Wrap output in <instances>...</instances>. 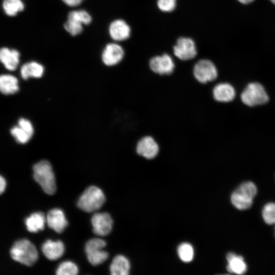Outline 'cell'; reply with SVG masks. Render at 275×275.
<instances>
[{"label":"cell","mask_w":275,"mask_h":275,"mask_svg":"<svg viewBox=\"0 0 275 275\" xmlns=\"http://www.w3.org/2000/svg\"><path fill=\"white\" fill-rule=\"evenodd\" d=\"M0 90L5 95L13 94L19 90L17 78L10 74H2L0 77Z\"/></svg>","instance_id":"21"},{"label":"cell","mask_w":275,"mask_h":275,"mask_svg":"<svg viewBox=\"0 0 275 275\" xmlns=\"http://www.w3.org/2000/svg\"><path fill=\"white\" fill-rule=\"evenodd\" d=\"M6 187V181L5 178L1 176H0V193L2 194L5 190Z\"/></svg>","instance_id":"33"},{"label":"cell","mask_w":275,"mask_h":275,"mask_svg":"<svg viewBox=\"0 0 275 275\" xmlns=\"http://www.w3.org/2000/svg\"><path fill=\"white\" fill-rule=\"evenodd\" d=\"M82 24L74 20L67 19L64 24L65 30L72 36L80 34L82 30Z\"/></svg>","instance_id":"29"},{"label":"cell","mask_w":275,"mask_h":275,"mask_svg":"<svg viewBox=\"0 0 275 275\" xmlns=\"http://www.w3.org/2000/svg\"><path fill=\"white\" fill-rule=\"evenodd\" d=\"M212 94L214 99L221 102L232 101L236 95L234 88L229 83H219L213 88Z\"/></svg>","instance_id":"15"},{"label":"cell","mask_w":275,"mask_h":275,"mask_svg":"<svg viewBox=\"0 0 275 275\" xmlns=\"http://www.w3.org/2000/svg\"><path fill=\"white\" fill-rule=\"evenodd\" d=\"M226 259L228 272L237 274H243L246 272L247 265L241 256L230 252L227 255Z\"/></svg>","instance_id":"18"},{"label":"cell","mask_w":275,"mask_h":275,"mask_svg":"<svg viewBox=\"0 0 275 275\" xmlns=\"http://www.w3.org/2000/svg\"><path fill=\"white\" fill-rule=\"evenodd\" d=\"M109 268L112 275H127L130 269L129 261L123 255H117L113 259Z\"/></svg>","instance_id":"19"},{"label":"cell","mask_w":275,"mask_h":275,"mask_svg":"<svg viewBox=\"0 0 275 275\" xmlns=\"http://www.w3.org/2000/svg\"><path fill=\"white\" fill-rule=\"evenodd\" d=\"M46 219L43 212H37L32 213L25 219L26 229L31 232H37L44 229Z\"/></svg>","instance_id":"22"},{"label":"cell","mask_w":275,"mask_h":275,"mask_svg":"<svg viewBox=\"0 0 275 275\" xmlns=\"http://www.w3.org/2000/svg\"><path fill=\"white\" fill-rule=\"evenodd\" d=\"M124 51L117 43L107 44L102 53V60L106 66H113L119 63L123 59Z\"/></svg>","instance_id":"12"},{"label":"cell","mask_w":275,"mask_h":275,"mask_svg":"<svg viewBox=\"0 0 275 275\" xmlns=\"http://www.w3.org/2000/svg\"><path fill=\"white\" fill-rule=\"evenodd\" d=\"M158 8L162 12H170L173 11L176 6V0H157Z\"/></svg>","instance_id":"30"},{"label":"cell","mask_w":275,"mask_h":275,"mask_svg":"<svg viewBox=\"0 0 275 275\" xmlns=\"http://www.w3.org/2000/svg\"><path fill=\"white\" fill-rule=\"evenodd\" d=\"M34 180L47 194L51 195L56 190L55 177L49 161L43 160L35 163L33 167Z\"/></svg>","instance_id":"1"},{"label":"cell","mask_w":275,"mask_h":275,"mask_svg":"<svg viewBox=\"0 0 275 275\" xmlns=\"http://www.w3.org/2000/svg\"><path fill=\"white\" fill-rule=\"evenodd\" d=\"M93 232L97 235L104 236L112 231L113 221L107 212L96 213L91 217Z\"/></svg>","instance_id":"10"},{"label":"cell","mask_w":275,"mask_h":275,"mask_svg":"<svg viewBox=\"0 0 275 275\" xmlns=\"http://www.w3.org/2000/svg\"><path fill=\"white\" fill-rule=\"evenodd\" d=\"M242 102L249 106H255L266 103L269 100L268 95L264 87L260 83H250L241 94Z\"/></svg>","instance_id":"5"},{"label":"cell","mask_w":275,"mask_h":275,"mask_svg":"<svg viewBox=\"0 0 275 275\" xmlns=\"http://www.w3.org/2000/svg\"><path fill=\"white\" fill-rule=\"evenodd\" d=\"M272 3L275 4V0H270Z\"/></svg>","instance_id":"35"},{"label":"cell","mask_w":275,"mask_h":275,"mask_svg":"<svg viewBox=\"0 0 275 275\" xmlns=\"http://www.w3.org/2000/svg\"><path fill=\"white\" fill-rule=\"evenodd\" d=\"M44 67L40 63L32 61L24 64L20 69L22 78L27 79L30 77L40 78L44 73Z\"/></svg>","instance_id":"20"},{"label":"cell","mask_w":275,"mask_h":275,"mask_svg":"<svg viewBox=\"0 0 275 275\" xmlns=\"http://www.w3.org/2000/svg\"><path fill=\"white\" fill-rule=\"evenodd\" d=\"M44 255L49 260H55L60 258L64 252V246L60 240H46L42 245Z\"/></svg>","instance_id":"16"},{"label":"cell","mask_w":275,"mask_h":275,"mask_svg":"<svg viewBox=\"0 0 275 275\" xmlns=\"http://www.w3.org/2000/svg\"><path fill=\"white\" fill-rule=\"evenodd\" d=\"M257 193V187L253 182H244L232 193L231 203L239 210L248 209L252 206Z\"/></svg>","instance_id":"3"},{"label":"cell","mask_w":275,"mask_h":275,"mask_svg":"<svg viewBox=\"0 0 275 275\" xmlns=\"http://www.w3.org/2000/svg\"><path fill=\"white\" fill-rule=\"evenodd\" d=\"M177 253L179 257L183 262H189L194 258V248L189 243L184 242L180 244L177 249Z\"/></svg>","instance_id":"24"},{"label":"cell","mask_w":275,"mask_h":275,"mask_svg":"<svg viewBox=\"0 0 275 275\" xmlns=\"http://www.w3.org/2000/svg\"><path fill=\"white\" fill-rule=\"evenodd\" d=\"M10 133L16 141L20 144H25L29 141L32 135L19 126L12 127Z\"/></svg>","instance_id":"27"},{"label":"cell","mask_w":275,"mask_h":275,"mask_svg":"<svg viewBox=\"0 0 275 275\" xmlns=\"http://www.w3.org/2000/svg\"><path fill=\"white\" fill-rule=\"evenodd\" d=\"M20 53L16 49L2 47L0 50V60L5 67L10 71H14L19 63Z\"/></svg>","instance_id":"17"},{"label":"cell","mask_w":275,"mask_h":275,"mask_svg":"<svg viewBox=\"0 0 275 275\" xmlns=\"http://www.w3.org/2000/svg\"><path fill=\"white\" fill-rule=\"evenodd\" d=\"M262 217L268 225L275 224V203L270 202L266 204L262 211Z\"/></svg>","instance_id":"28"},{"label":"cell","mask_w":275,"mask_h":275,"mask_svg":"<svg viewBox=\"0 0 275 275\" xmlns=\"http://www.w3.org/2000/svg\"><path fill=\"white\" fill-rule=\"evenodd\" d=\"M67 19L74 20L82 24H89L92 21V17L86 11L74 10L70 12L67 16Z\"/></svg>","instance_id":"25"},{"label":"cell","mask_w":275,"mask_h":275,"mask_svg":"<svg viewBox=\"0 0 275 275\" xmlns=\"http://www.w3.org/2000/svg\"><path fill=\"white\" fill-rule=\"evenodd\" d=\"M106 242L100 238H92L85 245V252L89 262L93 265L103 263L108 257V254L102 249L106 246Z\"/></svg>","instance_id":"6"},{"label":"cell","mask_w":275,"mask_h":275,"mask_svg":"<svg viewBox=\"0 0 275 275\" xmlns=\"http://www.w3.org/2000/svg\"><path fill=\"white\" fill-rule=\"evenodd\" d=\"M18 126L24 129L28 133L33 136L34 128L31 122L24 118H20L18 122Z\"/></svg>","instance_id":"31"},{"label":"cell","mask_w":275,"mask_h":275,"mask_svg":"<svg viewBox=\"0 0 275 275\" xmlns=\"http://www.w3.org/2000/svg\"><path fill=\"white\" fill-rule=\"evenodd\" d=\"M46 221L47 226L57 233H62L68 225L64 214L61 209L54 208L47 213Z\"/></svg>","instance_id":"13"},{"label":"cell","mask_w":275,"mask_h":275,"mask_svg":"<svg viewBox=\"0 0 275 275\" xmlns=\"http://www.w3.org/2000/svg\"><path fill=\"white\" fill-rule=\"evenodd\" d=\"M10 253L14 260L29 266L32 265L38 258L36 248L26 239L15 241L10 249Z\"/></svg>","instance_id":"2"},{"label":"cell","mask_w":275,"mask_h":275,"mask_svg":"<svg viewBox=\"0 0 275 275\" xmlns=\"http://www.w3.org/2000/svg\"><path fill=\"white\" fill-rule=\"evenodd\" d=\"M240 3L243 4H248L253 2L254 0H237Z\"/></svg>","instance_id":"34"},{"label":"cell","mask_w":275,"mask_h":275,"mask_svg":"<svg viewBox=\"0 0 275 275\" xmlns=\"http://www.w3.org/2000/svg\"><path fill=\"white\" fill-rule=\"evenodd\" d=\"M159 146L156 141L150 136L141 139L136 146V153L148 159L155 158L159 152Z\"/></svg>","instance_id":"11"},{"label":"cell","mask_w":275,"mask_h":275,"mask_svg":"<svg viewBox=\"0 0 275 275\" xmlns=\"http://www.w3.org/2000/svg\"><path fill=\"white\" fill-rule=\"evenodd\" d=\"M2 7L6 15L14 16L24 10V4L21 0H4Z\"/></svg>","instance_id":"23"},{"label":"cell","mask_w":275,"mask_h":275,"mask_svg":"<svg viewBox=\"0 0 275 275\" xmlns=\"http://www.w3.org/2000/svg\"><path fill=\"white\" fill-rule=\"evenodd\" d=\"M77 273V266L70 261H64L60 263L56 272L57 275H75Z\"/></svg>","instance_id":"26"},{"label":"cell","mask_w":275,"mask_h":275,"mask_svg":"<svg viewBox=\"0 0 275 275\" xmlns=\"http://www.w3.org/2000/svg\"><path fill=\"white\" fill-rule=\"evenodd\" d=\"M105 201V197L101 189L92 185L87 187L82 193L77 205L85 212H92L101 208Z\"/></svg>","instance_id":"4"},{"label":"cell","mask_w":275,"mask_h":275,"mask_svg":"<svg viewBox=\"0 0 275 275\" xmlns=\"http://www.w3.org/2000/svg\"><path fill=\"white\" fill-rule=\"evenodd\" d=\"M149 67L158 74L169 75L174 71L175 64L172 57L165 53L151 58L149 61Z\"/></svg>","instance_id":"9"},{"label":"cell","mask_w":275,"mask_h":275,"mask_svg":"<svg viewBox=\"0 0 275 275\" xmlns=\"http://www.w3.org/2000/svg\"><path fill=\"white\" fill-rule=\"evenodd\" d=\"M174 55L182 61L194 58L197 55V48L193 40L187 37H180L173 47Z\"/></svg>","instance_id":"8"},{"label":"cell","mask_w":275,"mask_h":275,"mask_svg":"<svg viewBox=\"0 0 275 275\" xmlns=\"http://www.w3.org/2000/svg\"><path fill=\"white\" fill-rule=\"evenodd\" d=\"M111 37L116 41L127 39L130 36L131 29L126 21L122 19H116L112 21L108 28Z\"/></svg>","instance_id":"14"},{"label":"cell","mask_w":275,"mask_h":275,"mask_svg":"<svg viewBox=\"0 0 275 275\" xmlns=\"http://www.w3.org/2000/svg\"><path fill=\"white\" fill-rule=\"evenodd\" d=\"M196 79L202 84L214 80L217 76V70L214 64L210 60L202 59L198 61L193 68Z\"/></svg>","instance_id":"7"},{"label":"cell","mask_w":275,"mask_h":275,"mask_svg":"<svg viewBox=\"0 0 275 275\" xmlns=\"http://www.w3.org/2000/svg\"><path fill=\"white\" fill-rule=\"evenodd\" d=\"M84 0H62L67 6L75 7L79 5Z\"/></svg>","instance_id":"32"}]
</instances>
